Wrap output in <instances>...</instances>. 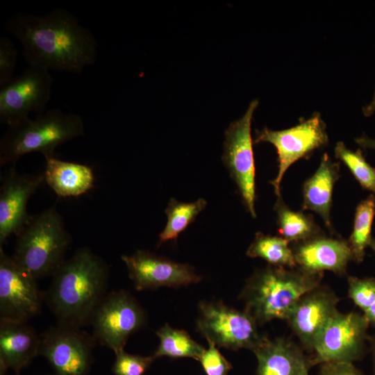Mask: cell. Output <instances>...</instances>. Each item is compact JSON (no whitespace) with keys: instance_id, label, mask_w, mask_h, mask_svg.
Segmentation results:
<instances>
[{"instance_id":"24","label":"cell","mask_w":375,"mask_h":375,"mask_svg":"<svg viewBox=\"0 0 375 375\" xmlns=\"http://www.w3.org/2000/svg\"><path fill=\"white\" fill-rule=\"evenodd\" d=\"M375 216V196L369 194L356 208L353 229L348 241L353 260L360 263L364 260L365 249L372 239V228Z\"/></svg>"},{"instance_id":"19","label":"cell","mask_w":375,"mask_h":375,"mask_svg":"<svg viewBox=\"0 0 375 375\" xmlns=\"http://www.w3.org/2000/svg\"><path fill=\"white\" fill-rule=\"evenodd\" d=\"M40 336L26 322L0 320V375L19 374L39 355Z\"/></svg>"},{"instance_id":"3","label":"cell","mask_w":375,"mask_h":375,"mask_svg":"<svg viewBox=\"0 0 375 375\" xmlns=\"http://www.w3.org/2000/svg\"><path fill=\"white\" fill-rule=\"evenodd\" d=\"M324 273H311L269 265L256 271L240 294L249 312L260 326L274 319L286 321L299 298L319 285Z\"/></svg>"},{"instance_id":"28","label":"cell","mask_w":375,"mask_h":375,"mask_svg":"<svg viewBox=\"0 0 375 375\" xmlns=\"http://www.w3.org/2000/svg\"><path fill=\"white\" fill-rule=\"evenodd\" d=\"M156 359L153 355L142 356L121 350L115 353L112 370L115 375H144Z\"/></svg>"},{"instance_id":"34","label":"cell","mask_w":375,"mask_h":375,"mask_svg":"<svg viewBox=\"0 0 375 375\" xmlns=\"http://www.w3.org/2000/svg\"><path fill=\"white\" fill-rule=\"evenodd\" d=\"M362 111L365 117H370L375 112V90L372 99L369 103L362 107Z\"/></svg>"},{"instance_id":"38","label":"cell","mask_w":375,"mask_h":375,"mask_svg":"<svg viewBox=\"0 0 375 375\" xmlns=\"http://www.w3.org/2000/svg\"><path fill=\"white\" fill-rule=\"evenodd\" d=\"M306 375H309V374H306Z\"/></svg>"},{"instance_id":"11","label":"cell","mask_w":375,"mask_h":375,"mask_svg":"<svg viewBox=\"0 0 375 375\" xmlns=\"http://www.w3.org/2000/svg\"><path fill=\"white\" fill-rule=\"evenodd\" d=\"M97 342L82 328L57 322L40 335L39 355L56 375H87Z\"/></svg>"},{"instance_id":"16","label":"cell","mask_w":375,"mask_h":375,"mask_svg":"<svg viewBox=\"0 0 375 375\" xmlns=\"http://www.w3.org/2000/svg\"><path fill=\"white\" fill-rule=\"evenodd\" d=\"M0 188V247L17 235L31 218L27 212L31 197L44 182L43 172L19 174L14 165L1 176Z\"/></svg>"},{"instance_id":"4","label":"cell","mask_w":375,"mask_h":375,"mask_svg":"<svg viewBox=\"0 0 375 375\" xmlns=\"http://www.w3.org/2000/svg\"><path fill=\"white\" fill-rule=\"evenodd\" d=\"M85 134L82 117L59 108L26 118L8 128L0 140V166L14 165L22 156L42 153L44 158L54 156L59 145Z\"/></svg>"},{"instance_id":"12","label":"cell","mask_w":375,"mask_h":375,"mask_svg":"<svg viewBox=\"0 0 375 375\" xmlns=\"http://www.w3.org/2000/svg\"><path fill=\"white\" fill-rule=\"evenodd\" d=\"M258 100H253L240 119L232 122L225 132L222 160L237 184L243 203L252 217H256V168L251 135L253 112Z\"/></svg>"},{"instance_id":"27","label":"cell","mask_w":375,"mask_h":375,"mask_svg":"<svg viewBox=\"0 0 375 375\" xmlns=\"http://www.w3.org/2000/svg\"><path fill=\"white\" fill-rule=\"evenodd\" d=\"M335 156L348 167L363 189L375 194V168L367 162L360 149L352 151L342 142H338Z\"/></svg>"},{"instance_id":"15","label":"cell","mask_w":375,"mask_h":375,"mask_svg":"<svg viewBox=\"0 0 375 375\" xmlns=\"http://www.w3.org/2000/svg\"><path fill=\"white\" fill-rule=\"evenodd\" d=\"M136 290L160 287L178 288L197 283L201 277L188 265L178 263L145 250L121 257Z\"/></svg>"},{"instance_id":"17","label":"cell","mask_w":375,"mask_h":375,"mask_svg":"<svg viewBox=\"0 0 375 375\" xmlns=\"http://www.w3.org/2000/svg\"><path fill=\"white\" fill-rule=\"evenodd\" d=\"M297 267L311 272L330 271L346 274L353 255L348 241L340 237L327 236L323 232L291 247Z\"/></svg>"},{"instance_id":"33","label":"cell","mask_w":375,"mask_h":375,"mask_svg":"<svg viewBox=\"0 0 375 375\" xmlns=\"http://www.w3.org/2000/svg\"><path fill=\"white\" fill-rule=\"evenodd\" d=\"M356 142L362 148L375 150V139L367 136H360L355 139Z\"/></svg>"},{"instance_id":"9","label":"cell","mask_w":375,"mask_h":375,"mask_svg":"<svg viewBox=\"0 0 375 375\" xmlns=\"http://www.w3.org/2000/svg\"><path fill=\"white\" fill-rule=\"evenodd\" d=\"M272 144L276 149L278 172L270 183L277 197H281L280 185L287 169L297 160L308 158L328 142L326 126L319 113L312 115L293 127L273 131L267 128L256 132V143Z\"/></svg>"},{"instance_id":"26","label":"cell","mask_w":375,"mask_h":375,"mask_svg":"<svg viewBox=\"0 0 375 375\" xmlns=\"http://www.w3.org/2000/svg\"><path fill=\"white\" fill-rule=\"evenodd\" d=\"M206 204V201L201 198L190 203L181 202L172 198L165 210L167 222L159 235L158 246L169 240L176 241L178 235L195 219Z\"/></svg>"},{"instance_id":"1","label":"cell","mask_w":375,"mask_h":375,"mask_svg":"<svg viewBox=\"0 0 375 375\" xmlns=\"http://www.w3.org/2000/svg\"><path fill=\"white\" fill-rule=\"evenodd\" d=\"M5 28L21 43L28 65L76 74L97 58L98 42L93 33L64 8L42 15L15 12Z\"/></svg>"},{"instance_id":"23","label":"cell","mask_w":375,"mask_h":375,"mask_svg":"<svg viewBox=\"0 0 375 375\" xmlns=\"http://www.w3.org/2000/svg\"><path fill=\"white\" fill-rule=\"evenodd\" d=\"M156 334L160 340L153 356L172 358H191L199 361L206 348L194 341L183 330L173 328L167 324L160 327Z\"/></svg>"},{"instance_id":"13","label":"cell","mask_w":375,"mask_h":375,"mask_svg":"<svg viewBox=\"0 0 375 375\" xmlns=\"http://www.w3.org/2000/svg\"><path fill=\"white\" fill-rule=\"evenodd\" d=\"M44 301L37 280L0 247V320L27 323Z\"/></svg>"},{"instance_id":"30","label":"cell","mask_w":375,"mask_h":375,"mask_svg":"<svg viewBox=\"0 0 375 375\" xmlns=\"http://www.w3.org/2000/svg\"><path fill=\"white\" fill-rule=\"evenodd\" d=\"M18 51L12 41L6 36L0 38V88L8 84L15 76Z\"/></svg>"},{"instance_id":"39","label":"cell","mask_w":375,"mask_h":375,"mask_svg":"<svg viewBox=\"0 0 375 375\" xmlns=\"http://www.w3.org/2000/svg\"><path fill=\"white\" fill-rule=\"evenodd\" d=\"M56 375V374H55Z\"/></svg>"},{"instance_id":"31","label":"cell","mask_w":375,"mask_h":375,"mask_svg":"<svg viewBox=\"0 0 375 375\" xmlns=\"http://www.w3.org/2000/svg\"><path fill=\"white\" fill-rule=\"evenodd\" d=\"M208 343L199 362L206 375H227L232 365L223 356L212 342Z\"/></svg>"},{"instance_id":"22","label":"cell","mask_w":375,"mask_h":375,"mask_svg":"<svg viewBox=\"0 0 375 375\" xmlns=\"http://www.w3.org/2000/svg\"><path fill=\"white\" fill-rule=\"evenodd\" d=\"M274 210L277 215V224L281 237L289 243H297L322 233L312 216L302 211H294L277 197Z\"/></svg>"},{"instance_id":"8","label":"cell","mask_w":375,"mask_h":375,"mask_svg":"<svg viewBox=\"0 0 375 375\" xmlns=\"http://www.w3.org/2000/svg\"><path fill=\"white\" fill-rule=\"evenodd\" d=\"M369 324L356 312L338 313L319 335L311 355L310 366L326 362H352L361 360L367 349Z\"/></svg>"},{"instance_id":"2","label":"cell","mask_w":375,"mask_h":375,"mask_svg":"<svg viewBox=\"0 0 375 375\" xmlns=\"http://www.w3.org/2000/svg\"><path fill=\"white\" fill-rule=\"evenodd\" d=\"M44 301L57 322L83 328L106 295L109 269L106 262L88 247L78 249L56 273Z\"/></svg>"},{"instance_id":"20","label":"cell","mask_w":375,"mask_h":375,"mask_svg":"<svg viewBox=\"0 0 375 375\" xmlns=\"http://www.w3.org/2000/svg\"><path fill=\"white\" fill-rule=\"evenodd\" d=\"M339 173L340 163L333 162L329 156L324 153L318 168L305 181L302 188V210H310L317 213L331 231L333 191L340 177Z\"/></svg>"},{"instance_id":"18","label":"cell","mask_w":375,"mask_h":375,"mask_svg":"<svg viewBox=\"0 0 375 375\" xmlns=\"http://www.w3.org/2000/svg\"><path fill=\"white\" fill-rule=\"evenodd\" d=\"M252 351L258 361L254 375H306L311 367L301 345L289 338L265 336Z\"/></svg>"},{"instance_id":"21","label":"cell","mask_w":375,"mask_h":375,"mask_svg":"<svg viewBox=\"0 0 375 375\" xmlns=\"http://www.w3.org/2000/svg\"><path fill=\"white\" fill-rule=\"evenodd\" d=\"M44 182L59 197H79L94 184L92 169L86 165L62 160L55 156L45 158Z\"/></svg>"},{"instance_id":"32","label":"cell","mask_w":375,"mask_h":375,"mask_svg":"<svg viewBox=\"0 0 375 375\" xmlns=\"http://www.w3.org/2000/svg\"><path fill=\"white\" fill-rule=\"evenodd\" d=\"M317 375H365L352 362H334L319 365Z\"/></svg>"},{"instance_id":"14","label":"cell","mask_w":375,"mask_h":375,"mask_svg":"<svg viewBox=\"0 0 375 375\" xmlns=\"http://www.w3.org/2000/svg\"><path fill=\"white\" fill-rule=\"evenodd\" d=\"M338 297L326 285H319L303 294L286 322L304 351L312 353L319 335L339 311Z\"/></svg>"},{"instance_id":"10","label":"cell","mask_w":375,"mask_h":375,"mask_svg":"<svg viewBox=\"0 0 375 375\" xmlns=\"http://www.w3.org/2000/svg\"><path fill=\"white\" fill-rule=\"evenodd\" d=\"M54 78L42 67L28 65L0 90V122L8 126L42 113L52 92Z\"/></svg>"},{"instance_id":"35","label":"cell","mask_w":375,"mask_h":375,"mask_svg":"<svg viewBox=\"0 0 375 375\" xmlns=\"http://www.w3.org/2000/svg\"><path fill=\"white\" fill-rule=\"evenodd\" d=\"M362 314L368 321L369 325L375 326V302Z\"/></svg>"},{"instance_id":"7","label":"cell","mask_w":375,"mask_h":375,"mask_svg":"<svg viewBox=\"0 0 375 375\" xmlns=\"http://www.w3.org/2000/svg\"><path fill=\"white\" fill-rule=\"evenodd\" d=\"M147 322L144 310L128 291L108 292L95 309L90 322L97 343L112 350H124L129 337Z\"/></svg>"},{"instance_id":"36","label":"cell","mask_w":375,"mask_h":375,"mask_svg":"<svg viewBox=\"0 0 375 375\" xmlns=\"http://www.w3.org/2000/svg\"><path fill=\"white\" fill-rule=\"evenodd\" d=\"M369 346H370V351L372 353V358L373 360V371L374 374L375 375V333L369 338Z\"/></svg>"},{"instance_id":"6","label":"cell","mask_w":375,"mask_h":375,"mask_svg":"<svg viewBox=\"0 0 375 375\" xmlns=\"http://www.w3.org/2000/svg\"><path fill=\"white\" fill-rule=\"evenodd\" d=\"M258 326L244 310L235 309L222 301H201L199 304L197 329L207 342L218 347L253 351L265 337Z\"/></svg>"},{"instance_id":"37","label":"cell","mask_w":375,"mask_h":375,"mask_svg":"<svg viewBox=\"0 0 375 375\" xmlns=\"http://www.w3.org/2000/svg\"><path fill=\"white\" fill-rule=\"evenodd\" d=\"M369 247L371 248V249L374 251V253H375V238H372L371 242H370V244H369Z\"/></svg>"},{"instance_id":"29","label":"cell","mask_w":375,"mask_h":375,"mask_svg":"<svg viewBox=\"0 0 375 375\" xmlns=\"http://www.w3.org/2000/svg\"><path fill=\"white\" fill-rule=\"evenodd\" d=\"M348 297L364 312L375 302V278L349 276Z\"/></svg>"},{"instance_id":"25","label":"cell","mask_w":375,"mask_h":375,"mask_svg":"<svg viewBox=\"0 0 375 375\" xmlns=\"http://www.w3.org/2000/svg\"><path fill=\"white\" fill-rule=\"evenodd\" d=\"M289 244L281 236H272L258 232L247 251V256L260 258L270 265L293 268L297 267V264Z\"/></svg>"},{"instance_id":"5","label":"cell","mask_w":375,"mask_h":375,"mask_svg":"<svg viewBox=\"0 0 375 375\" xmlns=\"http://www.w3.org/2000/svg\"><path fill=\"white\" fill-rule=\"evenodd\" d=\"M72 242L56 206L31 217L17 235L12 259L36 280L52 276L65 261Z\"/></svg>"}]
</instances>
